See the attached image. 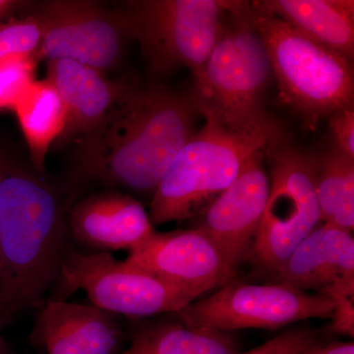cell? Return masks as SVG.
Returning <instances> with one entry per match:
<instances>
[{"mask_svg": "<svg viewBox=\"0 0 354 354\" xmlns=\"http://www.w3.org/2000/svg\"><path fill=\"white\" fill-rule=\"evenodd\" d=\"M199 115L194 93L120 82L108 114L76 144L79 179L153 195L176 153L196 131Z\"/></svg>", "mask_w": 354, "mask_h": 354, "instance_id": "cell-1", "label": "cell"}, {"mask_svg": "<svg viewBox=\"0 0 354 354\" xmlns=\"http://www.w3.org/2000/svg\"><path fill=\"white\" fill-rule=\"evenodd\" d=\"M71 206L44 174L0 156V329L57 288Z\"/></svg>", "mask_w": 354, "mask_h": 354, "instance_id": "cell-2", "label": "cell"}, {"mask_svg": "<svg viewBox=\"0 0 354 354\" xmlns=\"http://www.w3.org/2000/svg\"><path fill=\"white\" fill-rule=\"evenodd\" d=\"M201 115L204 124L176 153L152 195L149 216L153 227L198 215L283 130L279 122L232 129L211 114Z\"/></svg>", "mask_w": 354, "mask_h": 354, "instance_id": "cell-3", "label": "cell"}, {"mask_svg": "<svg viewBox=\"0 0 354 354\" xmlns=\"http://www.w3.org/2000/svg\"><path fill=\"white\" fill-rule=\"evenodd\" d=\"M220 36L194 92L200 111L227 127L255 130L278 121L266 113L271 64L262 38L249 20L248 1H225Z\"/></svg>", "mask_w": 354, "mask_h": 354, "instance_id": "cell-4", "label": "cell"}, {"mask_svg": "<svg viewBox=\"0 0 354 354\" xmlns=\"http://www.w3.org/2000/svg\"><path fill=\"white\" fill-rule=\"evenodd\" d=\"M249 20L262 38L281 101L314 131L341 109L354 108L353 62L308 38L276 16L254 10Z\"/></svg>", "mask_w": 354, "mask_h": 354, "instance_id": "cell-5", "label": "cell"}, {"mask_svg": "<svg viewBox=\"0 0 354 354\" xmlns=\"http://www.w3.org/2000/svg\"><path fill=\"white\" fill-rule=\"evenodd\" d=\"M318 160L299 148L285 130L266 147L269 196L251 252L260 269L272 276L321 223Z\"/></svg>", "mask_w": 354, "mask_h": 354, "instance_id": "cell-6", "label": "cell"}, {"mask_svg": "<svg viewBox=\"0 0 354 354\" xmlns=\"http://www.w3.org/2000/svg\"><path fill=\"white\" fill-rule=\"evenodd\" d=\"M118 12L153 71L187 67L196 82L220 36L225 6L220 0H134Z\"/></svg>", "mask_w": 354, "mask_h": 354, "instance_id": "cell-7", "label": "cell"}, {"mask_svg": "<svg viewBox=\"0 0 354 354\" xmlns=\"http://www.w3.org/2000/svg\"><path fill=\"white\" fill-rule=\"evenodd\" d=\"M79 290L97 308L131 318L176 313L197 299L189 291L115 259L111 253L82 252L71 243L59 283L48 298L67 300Z\"/></svg>", "mask_w": 354, "mask_h": 354, "instance_id": "cell-8", "label": "cell"}, {"mask_svg": "<svg viewBox=\"0 0 354 354\" xmlns=\"http://www.w3.org/2000/svg\"><path fill=\"white\" fill-rule=\"evenodd\" d=\"M329 298L297 290L283 283L251 285L230 281L211 297L194 300L174 314L193 328L232 332L274 330L312 318H332Z\"/></svg>", "mask_w": 354, "mask_h": 354, "instance_id": "cell-9", "label": "cell"}, {"mask_svg": "<svg viewBox=\"0 0 354 354\" xmlns=\"http://www.w3.org/2000/svg\"><path fill=\"white\" fill-rule=\"evenodd\" d=\"M34 15L43 28L38 60H71L104 73L120 62L129 39L118 10L97 2L48 1Z\"/></svg>", "mask_w": 354, "mask_h": 354, "instance_id": "cell-10", "label": "cell"}, {"mask_svg": "<svg viewBox=\"0 0 354 354\" xmlns=\"http://www.w3.org/2000/svg\"><path fill=\"white\" fill-rule=\"evenodd\" d=\"M276 283L329 298L334 305L333 332L354 335V239L323 223L300 242L281 269Z\"/></svg>", "mask_w": 354, "mask_h": 354, "instance_id": "cell-11", "label": "cell"}, {"mask_svg": "<svg viewBox=\"0 0 354 354\" xmlns=\"http://www.w3.org/2000/svg\"><path fill=\"white\" fill-rule=\"evenodd\" d=\"M125 261L197 298L234 281L239 269L220 245L197 227L155 232L128 251Z\"/></svg>", "mask_w": 354, "mask_h": 354, "instance_id": "cell-12", "label": "cell"}, {"mask_svg": "<svg viewBox=\"0 0 354 354\" xmlns=\"http://www.w3.org/2000/svg\"><path fill=\"white\" fill-rule=\"evenodd\" d=\"M269 196L265 151L257 153L230 187L204 209L201 228L239 267L252 249Z\"/></svg>", "mask_w": 354, "mask_h": 354, "instance_id": "cell-13", "label": "cell"}, {"mask_svg": "<svg viewBox=\"0 0 354 354\" xmlns=\"http://www.w3.org/2000/svg\"><path fill=\"white\" fill-rule=\"evenodd\" d=\"M67 225L72 243L88 253L130 251L155 234L143 205L118 190L90 195L70 207Z\"/></svg>", "mask_w": 354, "mask_h": 354, "instance_id": "cell-14", "label": "cell"}, {"mask_svg": "<svg viewBox=\"0 0 354 354\" xmlns=\"http://www.w3.org/2000/svg\"><path fill=\"white\" fill-rule=\"evenodd\" d=\"M122 330L116 315L93 304L48 298L31 341L46 354H113Z\"/></svg>", "mask_w": 354, "mask_h": 354, "instance_id": "cell-15", "label": "cell"}, {"mask_svg": "<svg viewBox=\"0 0 354 354\" xmlns=\"http://www.w3.org/2000/svg\"><path fill=\"white\" fill-rule=\"evenodd\" d=\"M46 79L57 88L65 109L64 132L55 145L79 143L102 122L120 92V82L71 60L48 62Z\"/></svg>", "mask_w": 354, "mask_h": 354, "instance_id": "cell-16", "label": "cell"}, {"mask_svg": "<svg viewBox=\"0 0 354 354\" xmlns=\"http://www.w3.org/2000/svg\"><path fill=\"white\" fill-rule=\"evenodd\" d=\"M250 6L353 62V0H256Z\"/></svg>", "mask_w": 354, "mask_h": 354, "instance_id": "cell-17", "label": "cell"}, {"mask_svg": "<svg viewBox=\"0 0 354 354\" xmlns=\"http://www.w3.org/2000/svg\"><path fill=\"white\" fill-rule=\"evenodd\" d=\"M14 113L29 148L32 169L46 174V156L65 127V109L57 88L46 78L35 81Z\"/></svg>", "mask_w": 354, "mask_h": 354, "instance_id": "cell-18", "label": "cell"}, {"mask_svg": "<svg viewBox=\"0 0 354 354\" xmlns=\"http://www.w3.org/2000/svg\"><path fill=\"white\" fill-rule=\"evenodd\" d=\"M132 344L149 354H237L230 333L189 327L176 319L137 324Z\"/></svg>", "mask_w": 354, "mask_h": 354, "instance_id": "cell-19", "label": "cell"}, {"mask_svg": "<svg viewBox=\"0 0 354 354\" xmlns=\"http://www.w3.org/2000/svg\"><path fill=\"white\" fill-rule=\"evenodd\" d=\"M316 193L321 221L353 234L354 158L334 147L318 160Z\"/></svg>", "mask_w": 354, "mask_h": 354, "instance_id": "cell-20", "label": "cell"}, {"mask_svg": "<svg viewBox=\"0 0 354 354\" xmlns=\"http://www.w3.org/2000/svg\"><path fill=\"white\" fill-rule=\"evenodd\" d=\"M41 41L43 28L34 14L0 23V60L37 57Z\"/></svg>", "mask_w": 354, "mask_h": 354, "instance_id": "cell-21", "label": "cell"}, {"mask_svg": "<svg viewBox=\"0 0 354 354\" xmlns=\"http://www.w3.org/2000/svg\"><path fill=\"white\" fill-rule=\"evenodd\" d=\"M38 58L9 57L0 60V111H12L36 81Z\"/></svg>", "mask_w": 354, "mask_h": 354, "instance_id": "cell-22", "label": "cell"}, {"mask_svg": "<svg viewBox=\"0 0 354 354\" xmlns=\"http://www.w3.org/2000/svg\"><path fill=\"white\" fill-rule=\"evenodd\" d=\"M317 342L316 335L309 328L286 330L262 346L237 354H299L310 344Z\"/></svg>", "mask_w": 354, "mask_h": 354, "instance_id": "cell-23", "label": "cell"}, {"mask_svg": "<svg viewBox=\"0 0 354 354\" xmlns=\"http://www.w3.org/2000/svg\"><path fill=\"white\" fill-rule=\"evenodd\" d=\"M328 118L335 148L354 158V108L335 111Z\"/></svg>", "mask_w": 354, "mask_h": 354, "instance_id": "cell-24", "label": "cell"}, {"mask_svg": "<svg viewBox=\"0 0 354 354\" xmlns=\"http://www.w3.org/2000/svg\"><path fill=\"white\" fill-rule=\"evenodd\" d=\"M299 354H354L353 342H333L329 344L314 342Z\"/></svg>", "mask_w": 354, "mask_h": 354, "instance_id": "cell-25", "label": "cell"}, {"mask_svg": "<svg viewBox=\"0 0 354 354\" xmlns=\"http://www.w3.org/2000/svg\"><path fill=\"white\" fill-rule=\"evenodd\" d=\"M25 6H27L26 2L15 1V0H0V23Z\"/></svg>", "mask_w": 354, "mask_h": 354, "instance_id": "cell-26", "label": "cell"}, {"mask_svg": "<svg viewBox=\"0 0 354 354\" xmlns=\"http://www.w3.org/2000/svg\"><path fill=\"white\" fill-rule=\"evenodd\" d=\"M0 354H14L6 339L0 335Z\"/></svg>", "mask_w": 354, "mask_h": 354, "instance_id": "cell-27", "label": "cell"}, {"mask_svg": "<svg viewBox=\"0 0 354 354\" xmlns=\"http://www.w3.org/2000/svg\"><path fill=\"white\" fill-rule=\"evenodd\" d=\"M120 354H149L146 353V351H142L141 348H137V346H130L129 348L127 349V351H123Z\"/></svg>", "mask_w": 354, "mask_h": 354, "instance_id": "cell-28", "label": "cell"}]
</instances>
